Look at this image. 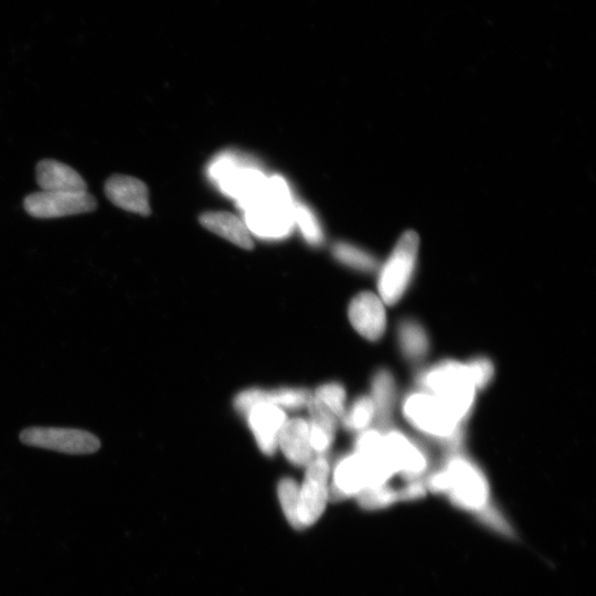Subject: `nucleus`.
Returning <instances> with one entry per match:
<instances>
[{"mask_svg": "<svg viewBox=\"0 0 596 596\" xmlns=\"http://www.w3.org/2000/svg\"><path fill=\"white\" fill-rule=\"evenodd\" d=\"M428 492L443 495L457 508L506 538L515 530L494 503L485 473L463 451L446 454L440 467L425 476Z\"/></svg>", "mask_w": 596, "mask_h": 596, "instance_id": "1", "label": "nucleus"}, {"mask_svg": "<svg viewBox=\"0 0 596 596\" xmlns=\"http://www.w3.org/2000/svg\"><path fill=\"white\" fill-rule=\"evenodd\" d=\"M404 419L414 430L443 447L446 454L463 451L465 424L432 393L415 389L402 400Z\"/></svg>", "mask_w": 596, "mask_h": 596, "instance_id": "2", "label": "nucleus"}, {"mask_svg": "<svg viewBox=\"0 0 596 596\" xmlns=\"http://www.w3.org/2000/svg\"><path fill=\"white\" fill-rule=\"evenodd\" d=\"M417 385L444 402L462 423L470 420L478 391L466 363L442 360L422 369Z\"/></svg>", "mask_w": 596, "mask_h": 596, "instance_id": "3", "label": "nucleus"}, {"mask_svg": "<svg viewBox=\"0 0 596 596\" xmlns=\"http://www.w3.org/2000/svg\"><path fill=\"white\" fill-rule=\"evenodd\" d=\"M293 204L287 184L281 177H273L263 195L244 209L246 226L261 238H283L293 227Z\"/></svg>", "mask_w": 596, "mask_h": 596, "instance_id": "4", "label": "nucleus"}, {"mask_svg": "<svg viewBox=\"0 0 596 596\" xmlns=\"http://www.w3.org/2000/svg\"><path fill=\"white\" fill-rule=\"evenodd\" d=\"M418 253V234L414 231L403 233L379 273V297L386 305H396L406 295L417 269Z\"/></svg>", "mask_w": 596, "mask_h": 596, "instance_id": "5", "label": "nucleus"}, {"mask_svg": "<svg viewBox=\"0 0 596 596\" xmlns=\"http://www.w3.org/2000/svg\"><path fill=\"white\" fill-rule=\"evenodd\" d=\"M386 451L406 483L423 480L431 471V456L422 443L395 427L383 433Z\"/></svg>", "mask_w": 596, "mask_h": 596, "instance_id": "6", "label": "nucleus"}, {"mask_svg": "<svg viewBox=\"0 0 596 596\" xmlns=\"http://www.w3.org/2000/svg\"><path fill=\"white\" fill-rule=\"evenodd\" d=\"M331 472V464L326 455L316 456L306 466L304 482L300 486V508H298V517L303 528L314 525L324 514L329 500Z\"/></svg>", "mask_w": 596, "mask_h": 596, "instance_id": "7", "label": "nucleus"}, {"mask_svg": "<svg viewBox=\"0 0 596 596\" xmlns=\"http://www.w3.org/2000/svg\"><path fill=\"white\" fill-rule=\"evenodd\" d=\"M20 441L39 449L71 455L92 454L101 447L97 436L77 429L29 428L20 433Z\"/></svg>", "mask_w": 596, "mask_h": 596, "instance_id": "8", "label": "nucleus"}, {"mask_svg": "<svg viewBox=\"0 0 596 596\" xmlns=\"http://www.w3.org/2000/svg\"><path fill=\"white\" fill-rule=\"evenodd\" d=\"M24 207L31 217L52 219L88 214L97 209L98 204L88 191L83 194H68L41 190L26 197Z\"/></svg>", "mask_w": 596, "mask_h": 596, "instance_id": "9", "label": "nucleus"}, {"mask_svg": "<svg viewBox=\"0 0 596 596\" xmlns=\"http://www.w3.org/2000/svg\"><path fill=\"white\" fill-rule=\"evenodd\" d=\"M386 304L371 292L358 294L349 305V321L356 332L370 342H378L386 333Z\"/></svg>", "mask_w": 596, "mask_h": 596, "instance_id": "10", "label": "nucleus"}, {"mask_svg": "<svg viewBox=\"0 0 596 596\" xmlns=\"http://www.w3.org/2000/svg\"><path fill=\"white\" fill-rule=\"evenodd\" d=\"M250 429L259 449L272 456L279 447L280 433L287 421L284 410L268 403H260L247 413Z\"/></svg>", "mask_w": 596, "mask_h": 596, "instance_id": "11", "label": "nucleus"}, {"mask_svg": "<svg viewBox=\"0 0 596 596\" xmlns=\"http://www.w3.org/2000/svg\"><path fill=\"white\" fill-rule=\"evenodd\" d=\"M368 487L366 464L354 452L343 457L334 468L332 482L329 483V500L356 497Z\"/></svg>", "mask_w": 596, "mask_h": 596, "instance_id": "12", "label": "nucleus"}, {"mask_svg": "<svg viewBox=\"0 0 596 596\" xmlns=\"http://www.w3.org/2000/svg\"><path fill=\"white\" fill-rule=\"evenodd\" d=\"M313 393L304 389L283 388L276 390L249 389L240 393L234 400V407L247 414L260 403L272 404L282 410H300L307 408Z\"/></svg>", "mask_w": 596, "mask_h": 596, "instance_id": "13", "label": "nucleus"}, {"mask_svg": "<svg viewBox=\"0 0 596 596\" xmlns=\"http://www.w3.org/2000/svg\"><path fill=\"white\" fill-rule=\"evenodd\" d=\"M105 195L113 205L141 216L151 215L148 189L142 180L124 175H113L104 185Z\"/></svg>", "mask_w": 596, "mask_h": 596, "instance_id": "14", "label": "nucleus"}, {"mask_svg": "<svg viewBox=\"0 0 596 596\" xmlns=\"http://www.w3.org/2000/svg\"><path fill=\"white\" fill-rule=\"evenodd\" d=\"M37 183L42 191L53 193L83 194L88 186L76 170L53 159L37 165Z\"/></svg>", "mask_w": 596, "mask_h": 596, "instance_id": "15", "label": "nucleus"}, {"mask_svg": "<svg viewBox=\"0 0 596 596\" xmlns=\"http://www.w3.org/2000/svg\"><path fill=\"white\" fill-rule=\"evenodd\" d=\"M376 410L375 427L382 433L387 432L393 425L397 403V382L395 376L387 369L376 372L371 381V396Z\"/></svg>", "mask_w": 596, "mask_h": 596, "instance_id": "16", "label": "nucleus"}, {"mask_svg": "<svg viewBox=\"0 0 596 596\" xmlns=\"http://www.w3.org/2000/svg\"><path fill=\"white\" fill-rule=\"evenodd\" d=\"M279 447L286 459L296 466H307L315 459L308 421L287 420L280 433Z\"/></svg>", "mask_w": 596, "mask_h": 596, "instance_id": "17", "label": "nucleus"}, {"mask_svg": "<svg viewBox=\"0 0 596 596\" xmlns=\"http://www.w3.org/2000/svg\"><path fill=\"white\" fill-rule=\"evenodd\" d=\"M200 223L206 229L227 239L236 246L251 250L254 247L246 223L238 217L223 211H210L200 216Z\"/></svg>", "mask_w": 596, "mask_h": 596, "instance_id": "18", "label": "nucleus"}, {"mask_svg": "<svg viewBox=\"0 0 596 596\" xmlns=\"http://www.w3.org/2000/svg\"><path fill=\"white\" fill-rule=\"evenodd\" d=\"M398 345L402 356L411 363H420L429 356L431 339L427 329L413 318H404L397 329Z\"/></svg>", "mask_w": 596, "mask_h": 596, "instance_id": "19", "label": "nucleus"}, {"mask_svg": "<svg viewBox=\"0 0 596 596\" xmlns=\"http://www.w3.org/2000/svg\"><path fill=\"white\" fill-rule=\"evenodd\" d=\"M310 440L312 449L317 456L326 455L335 440L338 420L324 411L311 414Z\"/></svg>", "mask_w": 596, "mask_h": 596, "instance_id": "20", "label": "nucleus"}, {"mask_svg": "<svg viewBox=\"0 0 596 596\" xmlns=\"http://www.w3.org/2000/svg\"><path fill=\"white\" fill-rule=\"evenodd\" d=\"M376 410L370 396L359 397L346 410L342 421L344 428L350 432L361 433L371 428L375 423Z\"/></svg>", "mask_w": 596, "mask_h": 596, "instance_id": "21", "label": "nucleus"}, {"mask_svg": "<svg viewBox=\"0 0 596 596\" xmlns=\"http://www.w3.org/2000/svg\"><path fill=\"white\" fill-rule=\"evenodd\" d=\"M335 258L350 268L363 272H374L378 269L377 260L371 254L353 244L338 242L333 249Z\"/></svg>", "mask_w": 596, "mask_h": 596, "instance_id": "22", "label": "nucleus"}, {"mask_svg": "<svg viewBox=\"0 0 596 596\" xmlns=\"http://www.w3.org/2000/svg\"><path fill=\"white\" fill-rule=\"evenodd\" d=\"M313 398L322 404L329 412H332L340 421L346 413V390L340 383H327L316 389Z\"/></svg>", "mask_w": 596, "mask_h": 596, "instance_id": "23", "label": "nucleus"}, {"mask_svg": "<svg viewBox=\"0 0 596 596\" xmlns=\"http://www.w3.org/2000/svg\"><path fill=\"white\" fill-rule=\"evenodd\" d=\"M356 498L358 504L368 510L387 508L400 502L399 489L391 485L366 488Z\"/></svg>", "mask_w": 596, "mask_h": 596, "instance_id": "24", "label": "nucleus"}, {"mask_svg": "<svg viewBox=\"0 0 596 596\" xmlns=\"http://www.w3.org/2000/svg\"><path fill=\"white\" fill-rule=\"evenodd\" d=\"M279 498L283 513L296 529H302L298 508H300V485L292 478H284L279 484Z\"/></svg>", "mask_w": 596, "mask_h": 596, "instance_id": "25", "label": "nucleus"}, {"mask_svg": "<svg viewBox=\"0 0 596 596\" xmlns=\"http://www.w3.org/2000/svg\"><path fill=\"white\" fill-rule=\"evenodd\" d=\"M294 222L300 227L308 243L319 246L324 241V233L313 212L302 204H293Z\"/></svg>", "mask_w": 596, "mask_h": 596, "instance_id": "26", "label": "nucleus"}, {"mask_svg": "<svg viewBox=\"0 0 596 596\" xmlns=\"http://www.w3.org/2000/svg\"><path fill=\"white\" fill-rule=\"evenodd\" d=\"M466 365L470 369L477 391L485 390L491 385L495 377V366L491 359L484 356L474 357L468 360Z\"/></svg>", "mask_w": 596, "mask_h": 596, "instance_id": "27", "label": "nucleus"}]
</instances>
